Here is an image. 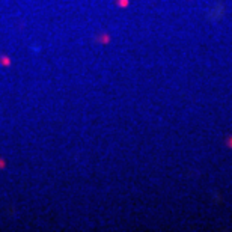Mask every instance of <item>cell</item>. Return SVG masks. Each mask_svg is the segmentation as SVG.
<instances>
[]
</instances>
